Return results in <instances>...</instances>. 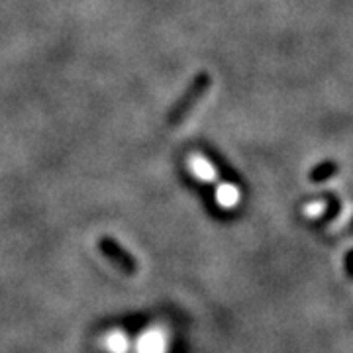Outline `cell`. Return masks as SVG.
Returning <instances> with one entry per match:
<instances>
[{"label": "cell", "instance_id": "6da1fadb", "mask_svg": "<svg viewBox=\"0 0 353 353\" xmlns=\"http://www.w3.org/2000/svg\"><path fill=\"white\" fill-rule=\"evenodd\" d=\"M99 250L104 253V257H108L120 271H124L126 275H136L138 273V261L132 253L124 250L116 240L110 236H102L99 240Z\"/></svg>", "mask_w": 353, "mask_h": 353}, {"label": "cell", "instance_id": "7a4b0ae2", "mask_svg": "<svg viewBox=\"0 0 353 353\" xmlns=\"http://www.w3.org/2000/svg\"><path fill=\"white\" fill-rule=\"evenodd\" d=\"M206 85H208V79L204 77V79H199L196 83H194V87H192V90L190 92H187V97H185V101L179 102L176 104V108L173 110V114H171V122H176L181 116H185L187 114V110H189L190 106L194 104V101L196 99H201L202 94H204V90H206Z\"/></svg>", "mask_w": 353, "mask_h": 353}, {"label": "cell", "instance_id": "277c9868", "mask_svg": "<svg viewBox=\"0 0 353 353\" xmlns=\"http://www.w3.org/2000/svg\"><path fill=\"white\" fill-rule=\"evenodd\" d=\"M216 201L222 208H234L238 201H240V190L234 185H222L218 187V192H216Z\"/></svg>", "mask_w": 353, "mask_h": 353}, {"label": "cell", "instance_id": "3957f363", "mask_svg": "<svg viewBox=\"0 0 353 353\" xmlns=\"http://www.w3.org/2000/svg\"><path fill=\"white\" fill-rule=\"evenodd\" d=\"M104 350L108 353H128L130 340L122 330H112L104 336Z\"/></svg>", "mask_w": 353, "mask_h": 353}, {"label": "cell", "instance_id": "5b68a950", "mask_svg": "<svg viewBox=\"0 0 353 353\" xmlns=\"http://www.w3.org/2000/svg\"><path fill=\"white\" fill-rule=\"evenodd\" d=\"M192 171H194V175L199 176L201 181H204V183H210V181H214L216 179L214 167L208 163L206 159H194V161H192Z\"/></svg>", "mask_w": 353, "mask_h": 353}]
</instances>
